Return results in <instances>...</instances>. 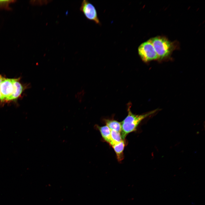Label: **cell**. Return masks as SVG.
Segmentation results:
<instances>
[{"label": "cell", "instance_id": "obj_1", "mask_svg": "<svg viewBox=\"0 0 205 205\" xmlns=\"http://www.w3.org/2000/svg\"><path fill=\"white\" fill-rule=\"evenodd\" d=\"M128 107V115L121 122L120 134L124 140H125L127 135L136 130L138 126L142 120L155 112L154 110L144 114H136L131 112L130 104Z\"/></svg>", "mask_w": 205, "mask_h": 205}, {"label": "cell", "instance_id": "obj_2", "mask_svg": "<svg viewBox=\"0 0 205 205\" xmlns=\"http://www.w3.org/2000/svg\"><path fill=\"white\" fill-rule=\"evenodd\" d=\"M149 40L157 55L158 59H162L168 57L174 50L173 43L165 37L157 36Z\"/></svg>", "mask_w": 205, "mask_h": 205}, {"label": "cell", "instance_id": "obj_3", "mask_svg": "<svg viewBox=\"0 0 205 205\" xmlns=\"http://www.w3.org/2000/svg\"><path fill=\"white\" fill-rule=\"evenodd\" d=\"M138 53L142 60L145 62L158 59V56L150 40L139 46Z\"/></svg>", "mask_w": 205, "mask_h": 205}, {"label": "cell", "instance_id": "obj_4", "mask_svg": "<svg viewBox=\"0 0 205 205\" xmlns=\"http://www.w3.org/2000/svg\"><path fill=\"white\" fill-rule=\"evenodd\" d=\"M80 10L87 19L94 22L97 24H100L95 8L89 1L83 0L81 3Z\"/></svg>", "mask_w": 205, "mask_h": 205}, {"label": "cell", "instance_id": "obj_5", "mask_svg": "<svg viewBox=\"0 0 205 205\" xmlns=\"http://www.w3.org/2000/svg\"><path fill=\"white\" fill-rule=\"evenodd\" d=\"M14 89L13 78L3 77L0 84V92L2 102H6L13 94Z\"/></svg>", "mask_w": 205, "mask_h": 205}, {"label": "cell", "instance_id": "obj_6", "mask_svg": "<svg viewBox=\"0 0 205 205\" xmlns=\"http://www.w3.org/2000/svg\"><path fill=\"white\" fill-rule=\"evenodd\" d=\"M20 78H13L14 89L12 95L6 102L14 101L20 97L25 89L26 86H24L20 82Z\"/></svg>", "mask_w": 205, "mask_h": 205}, {"label": "cell", "instance_id": "obj_7", "mask_svg": "<svg viewBox=\"0 0 205 205\" xmlns=\"http://www.w3.org/2000/svg\"><path fill=\"white\" fill-rule=\"evenodd\" d=\"M95 126L100 132L103 139L112 146L113 143L111 138V130L106 125L101 126L96 125Z\"/></svg>", "mask_w": 205, "mask_h": 205}, {"label": "cell", "instance_id": "obj_8", "mask_svg": "<svg viewBox=\"0 0 205 205\" xmlns=\"http://www.w3.org/2000/svg\"><path fill=\"white\" fill-rule=\"evenodd\" d=\"M124 140L120 142L114 144L112 147L113 148L116 155L118 161H121L124 159L123 151L125 145Z\"/></svg>", "mask_w": 205, "mask_h": 205}, {"label": "cell", "instance_id": "obj_9", "mask_svg": "<svg viewBox=\"0 0 205 205\" xmlns=\"http://www.w3.org/2000/svg\"><path fill=\"white\" fill-rule=\"evenodd\" d=\"M104 122L111 130H114L120 132L121 126V123L114 120L106 119Z\"/></svg>", "mask_w": 205, "mask_h": 205}, {"label": "cell", "instance_id": "obj_10", "mask_svg": "<svg viewBox=\"0 0 205 205\" xmlns=\"http://www.w3.org/2000/svg\"><path fill=\"white\" fill-rule=\"evenodd\" d=\"M111 134L113 143L112 145L114 144L120 142L124 140L122 139L120 132L114 130H111Z\"/></svg>", "mask_w": 205, "mask_h": 205}, {"label": "cell", "instance_id": "obj_11", "mask_svg": "<svg viewBox=\"0 0 205 205\" xmlns=\"http://www.w3.org/2000/svg\"><path fill=\"white\" fill-rule=\"evenodd\" d=\"M16 0H0V10H5L8 11L11 10L12 9L10 6L11 4L15 3Z\"/></svg>", "mask_w": 205, "mask_h": 205}, {"label": "cell", "instance_id": "obj_12", "mask_svg": "<svg viewBox=\"0 0 205 205\" xmlns=\"http://www.w3.org/2000/svg\"><path fill=\"white\" fill-rule=\"evenodd\" d=\"M83 91H80L78 92L75 95V98L79 102H81L82 101L83 96Z\"/></svg>", "mask_w": 205, "mask_h": 205}, {"label": "cell", "instance_id": "obj_13", "mask_svg": "<svg viewBox=\"0 0 205 205\" xmlns=\"http://www.w3.org/2000/svg\"><path fill=\"white\" fill-rule=\"evenodd\" d=\"M3 77V76L0 74V83L1 82V81ZM2 102L1 101V94L0 92V103Z\"/></svg>", "mask_w": 205, "mask_h": 205}]
</instances>
